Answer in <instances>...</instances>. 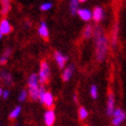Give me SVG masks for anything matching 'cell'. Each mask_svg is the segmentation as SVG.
<instances>
[{
  "label": "cell",
  "instance_id": "cell-1",
  "mask_svg": "<svg viewBox=\"0 0 126 126\" xmlns=\"http://www.w3.org/2000/svg\"><path fill=\"white\" fill-rule=\"evenodd\" d=\"M94 46H95V57L98 62H103L109 53V38L103 30L97 26L94 28Z\"/></svg>",
  "mask_w": 126,
  "mask_h": 126
},
{
  "label": "cell",
  "instance_id": "cell-2",
  "mask_svg": "<svg viewBox=\"0 0 126 126\" xmlns=\"http://www.w3.org/2000/svg\"><path fill=\"white\" fill-rule=\"evenodd\" d=\"M39 79L38 75L36 73H31L28 78V94L32 100H38L39 94Z\"/></svg>",
  "mask_w": 126,
  "mask_h": 126
},
{
  "label": "cell",
  "instance_id": "cell-3",
  "mask_svg": "<svg viewBox=\"0 0 126 126\" xmlns=\"http://www.w3.org/2000/svg\"><path fill=\"white\" fill-rule=\"evenodd\" d=\"M51 77V69H50V65L47 60H43L40 62V68H39V72H38V79H39V83L40 84H46L49 81V79Z\"/></svg>",
  "mask_w": 126,
  "mask_h": 126
},
{
  "label": "cell",
  "instance_id": "cell-4",
  "mask_svg": "<svg viewBox=\"0 0 126 126\" xmlns=\"http://www.w3.org/2000/svg\"><path fill=\"white\" fill-rule=\"evenodd\" d=\"M126 120V113L122 109L117 108L112 116V124L114 126H120Z\"/></svg>",
  "mask_w": 126,
  "mask_h": 126
},
{
  "label": "cell",
  "instance_id": "cell-5",
  "mask_svg": "<svg viewBox=\"0 0 126 126\" xmlns=\"http://www.w3.org/2000/svg\"><path fill=\"white\" fill-rule=\"evenodd\" d=\"M116 97L113 91H110L108 94V100H107V115L109 117H112L116 110Z\"/></svg>",
  "mask_w": 126,
  "mask_h": 126
},
{
  "label": "cell",
  "instance_id": "cell-6",
  "mask_svg": "<svg viewBox=\"0 0 126 126\" xmlns=\"http://www.w3.org/2000/svg\"><path fill=\"white\" fill-rule=\"evenodd\" d=\"M55 120H56V114L54 110L52 109L47 110L44 114V121L46 126H53L55 123Z\"/></svg>",
  "mask_w": 126,
  "mask_h": 126
},
{
  "label": "cell",
  "instance_id": "cell-7",
  "mask_svg": "<svg viewBox=\"0 0 126 126\" xmlns=\"http://www.w3.org/2000/svg\"><path fill=\"white\" fill-rule=\"evenodd\" d=\"M54 58H55V61L57 63V65L59 66V68L61 69H64L66 67V62L68 60V57L64 54H62L61 52L59 51H56L55 54H54Z\"/></svg>",
  "mask_w": 126,
  "mask_h": 126
},
{
  "label": "cell",
  "instance_id": "cell-8",
  "mask_svg": "<svg viewBox=\"0 0 126 126\" xmlns=\"http://www.w3.org/2000/svg\"><path fill=\"white\" fill-rule=\"evenodd\" d=\"M104 18V12H103V8L101 6H96L95 8L93 9L92 12V19L94 22L99 23L101 22Z\"/></svg>",
  "mask_w": 126,
  "mask_h": 126
},
{
  "label": "cell",
  "instance_id": "cell-9",
  "mask_svg": "<svg viewBox=\"0 0 126 126\" xmlns=\"http://www.w3.org/2000/svg\"><path fill=\"white\" fill-rule=\"evenodd\" d=\"M12 25H10L9 21L7 19H3L0 22V33L2 35H8L10 32H12Z\"/></svg>",
  "mask_w": 126,
  "mask_h": 126
},
{
  "label": "cell",
  "instance_id": "cell-10",
  "mask_svg": "<svg viewBox=\"0 0 126 126\" xmlns=\"http://www.w3.org/2000/svg\"><path fill=\"white\" fill-rule=\"evenodd\" d=\"M38 34L41 38L44 39H48L50 36V32H49V28H48V24H47L45 21H41L38 26Z\"/></svg>",
  "mask_w": 126,
  "mask_h": 126
},
{
  "label": "cell",
  "instance_id": "cell-11",
  "mask_svg": "<svg viewBox=\"0 0 126 126\" xmlns=\"http://www.w3.org/2000/svg\"><path fill=\"white\" fill-rule=\"evenodd\" d=\"M78 16L84 22H89L90 20H92V12L89 8H79Z\"/></svg>",
  "mask_w": 126,
  "mask_h": 126
},
{
  "label": "cell",
  "instance_id": "cell-12",
  "mask_svg": "<svg viewBox=\"0 0 126 126\" xmlns=\"http://www.w3.org/2000/svg\"><path fill=\"white\" fill-rule=\"evenodd\" d=\"M75 69H76V67H75V65H72V64L65 67L64 69H63V72H62V80L64 82L70 81V79L72 78L73 72H75Z\"/></svg>",
  "mask_w": 126,
  "mask_h": 126
},
{
  "label": "cell",
  "instance_id": "cell-13",
  "mask_svg": "<svg viewBox=\"0 0 126 126\" xmlns=\"http://www.w3.org/2000/svg\"><path fill=\"white\" fill-rule=\"evenodd\" d=\"M118 33H119V26L118 23H115L113 31H112V36H111V46L112 48H116L117 43H118Z\"/></svg>",
  "mask_w": 126,
  "mask_h": 126
},
{
  "label": "cell",
  "instance_id": "cell-14",
  "mask_svg": "<svg viewBox=\"0 0 126 126\" xmlns=\"http://www.w3.org/2000/svg\"><path fill=\"white\" fill-rule=\"evenodd\" d=\"M43 104H44L45 107L48 108V109H52V108H53V106H54V95L51 92H49V91L46 92V95L44 97Z\"/></svg>",
  "mask_w": 126,
  "mask_h": 126
},
{
  "label": "cell",
  "instance_id": "cell-15",
  "mask_svg": "<svg viewBox=\"0 0 126 126\" xmlns=\"http://www.w3.org/2000/svg\"><path fill=\"white\" fill-rule=\"evenodd\" d=\"M0 80L6 85L13 84V76L6 70H1L0 71Z\"/></svg>",
  "mask_w": 126,
  "mask_h": 126
},
{
  "label": "cell",
  "instance_id": "cell-16",
  "mask_svg": "<svg viewBox=\"0 0 126 126\" xmlns=\"http://www.w3.org/2000/svg\"><path fill=\"white\" fill-rule=\"evenodd\" d=\"M1 4V15L6 16L10 10V0H0Z\"/></svg>",
  "mask_w": 126,
  "mask_h": 126
},
{
  "label": "cell",
  "instance_id": "cell-17",
  "mask_svg": "<svg viewBox=\"0 0 126 126\" xmlns=\"http://www.w3.org/2000/svg\"><path fill=\"white\" fill-rule=\"evenodd\" d=\"M79 4H80V0H69V10L71 15H78Z\"/></svg>",
  "mask_w": 126,
  "mask_h": 126
},
{
  "label": "cell",
  "instance_id": "cell-18",
  "mask_svg": "<svg viewBox=\"0 0 126 126\" xmlns=\"http://www.w3.org/2000/svg\"><path fill=\"white\" fill-rule=\"evenodd\" d=\"M93 34H94V28L92 27L91 25H88V26H86V27L84 28V30H83L84 38H86V39L91 38L93 36Z\"/></svg>",
  "mask_w": 126,
  "mask_h": 126
},
{
  "label": "cell",
  "instance_id": "cell-19",
  "mask_svg": "<svg viewBox=\"0 0 126 126\" xmlns=\"http://www.w3.org/2000/svg\"><path fill=\"white\" fill-rule=\"evenodd\" d=\"M10 54H12V49H10V48H6V49H5V51L3 52L2 56L0 57V64H1V65L6 64V62H7L8 58H9Z\"/></svg>",
  "mask_w": 126,
  "mask_h": 126
},
{
  "label": "cell",
  "instance_id": "cell-20",
  "mask_svg": "<svg viewBox=\"0 0 126 126\" xmlns=\"http://www.w3.org/2000/svg\"><path fill=\"white\" fill-rule=\"evenodd\" d=\"M21 112H22V108H21V106H16L13 109V111L9 113V119H12V120L17 119L21 115Z\"/></svg>",
  "mask_w": 126,
  "mask_h": 126
},
{
  "label": "cell",
  "instance_id": "cell-21",
  "mask_svg": "<svg viewBox=\"0 0 126 126\" xmlns=\"http://www.w3.org/2000/svg\"><path fill=\"white\" fill-rule=\"evenodd\" d=\"M89 116V112L88 110L86 108L84 107H81L80 109H79V118H80L82 121H84V120H86Z\"/></svg>",
  "mask_w": 126,
  "mask_h": 126
},
{
  "label": "cell",
  "instance_id": "cell-22",
  "mask_svg": "<svg viewBox=\"0 0 126 126\" xmlns=\"http://www.w3.org/2000/svg\"><path fill=\"white\" fill-rule=\"evenodd\" d=\"M90 95L93 99H96L98 97V88L96 85H92L90 87Z\"/></svg>",
  "mask_w": 126,
  "mask_h": 126
},
{
  "label": "cell",
  "instance_id": "cell-23",
  "mask_svg": "<svg viewBox=\"0 0 126 126\" xmlns=\"http://www.w3.org/2000/svg\"><path fill=\"white\" fill-rule=\"evenodd\" d=\"M52 7H53V3L52 2H44L43 4H40V6H39L41 12H48Z\"/></svg>",
  "mask_w": 126,
  "mask_h": 126
},
{
  "label": "cell",
  "instance_id": "cell-24",
  "mask_svg": "<svg viewBox=\"0 0 126 126\" xmlns=\"http://www.w3.org/2000/svg\"><path fill=\"white\" fill-rule=\"evenodd\" d=\"M28 91H26L25 89L24 90H22L20 92V94H19V96H18V99H19V101L20 102H23V101H25L26 99H27V97H28Z\"/></svg>",
  "mask_w": 126,
  "mask_h": 126
},
{
  "label": "cell",
  "instance_id": "cell-25",
  "mask_svg": "<svg viewBox=\"0 0 126 126\" xmlns=\"http://www.w3.org/2000/svg\"><path fill=\"white\" fill-rule=\"evenodd\" d=\"M46 92H47V90H46L45 86H44V85L40 86V87H39V94H38V100L40 101V103L44 102V97H45V95H46Z\"/></svg>",
  "mask_w": 126,
  "mask_h": 126
},
{
  "label": "cell",
  "instance_id": "cell-26",
  "mask_svg": "<svg viewBox=\"0 0 126 126\" xmlns=\"http://www.w3.org/2000/svg\"><path fill=\"white\" fill-rule=\"evenodd\" d=\"M9 94L10 92L8 90H3V93H2V98L3 99H7L9 97Z\"/></svg>",
  "mask_w": 126,
  "mask_h": 126
},
{
  "label": "cell",
  "instance_id": "cell-27",
  "mask_svg": "<svg viewBox=\"0 0 126 126\" xmlns=\"http://www.w3.org/2000/svg\"><path fill=\"white\" fill-rule=\"evenodd\" d=\"M2 93H3V89L0 87V97H2Z\"/></svg>",
  "mask_w": 126,
  "mask_h": 126
},
{
  "label": "cell",
  "instance_id": "cell-28",
  "mask_svg": "<svg viewBox=\"0 0 126 126\" xmlns=\"http://www.w3.org/2000/svg\"><path fill=\"white\" fill-rule=\"evenodd\" d=\"M2 37H3V35H2L1 33H0V40H1V39H2Z\"/></svg>",
  "mask_w": 126,
  "mask_h": 126
},
{
  "label": "cell",
  "instance_id": "cell-29",
  "mask_svg": "<svg viewBox=\"0 0 126 126\" xmlns=\"http://www.w3.org/2000/svg\"><path fill=\"white\" fill-rule=\"evenodd\" d=\"M87 0H80V2H86Z\"/></svg>",
  "mask_w": 126,
  "mask_h": 126
},
{
  "label": "cell",
  "instance_id": "cell-30",
  "mask_svg": "<svg viewBox=\"0 0 126 126\" xmlns=\"http://www.w3.org/2000/svg\"><path fill=\"white\" fill-rule=\"evenodd\" d=\"M15 126H19V125H18V124H16V125H15Z\"/></svg>",
  "mask_w": 126,
  "mask_h": 126
},
{
  "label": "cell",
  "instance_id": "cell-31",
  "mask_svg": "<svg viewBox=\"0 0 126 126\" xmlns=\"http://www.w3.org/2000/svg\"><path fill=\"white\" fill-rule=\"evenodd\" d=\"M0 126H1V123H0Z\"/></svg>",
  "mask_w": 126,
  "mask_h": 126
}]
</instances>
